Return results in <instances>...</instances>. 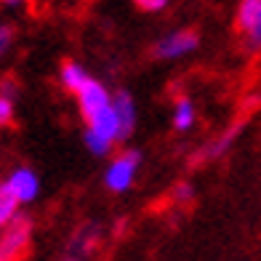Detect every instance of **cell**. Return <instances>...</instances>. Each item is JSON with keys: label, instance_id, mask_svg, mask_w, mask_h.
Returning a JSON list of instances; mask_svg holds the SVG:
<instances>
[{"label": "cell", "instance_id": "cell-1", "mask_svg": "<svg viewBox=\"0 0 261 261\" xmlns=\"http://www.w3.org/2000/svg\"><path fill=\"white\" fill-rule=\"evenodd\" d=\"M30 243V221L14 219L0 237V261H19Z\"/></svg>", "mask_w": 261, "mask_h": 261}, {"label": "cell", "instance_id": "cell-2", "mask_svg": "<svg viewBox=\"0 0 261 261\" xmlns=\"http://www.w3.org/2000/svg\"><path fill=\"white\" fill-rule=\"evenodd\" d=\"M237 30L245 35V40L253 51L261 48V0H240Z\"/></svg>", "mask_w": 261, "mask_h": 261}, {"label": "cell", "instance_id": "cell-3", "mask_svg": "<svg viewBox=\"0 0 261 261\" xmlns=\"http://www.w3.org/2000/svg\"><path fill=\"white\" fill-rule=\"evenodd\" d=\"M77 96H80L83 117H86L88 123H91L101 110H107V107H110V96H107V91L99 86V83H93V80H86V86L77 91Z\"/></svg>", "mask_w": 261, "mask_h": 261}, {"label": "cell", "instance_id": "cell-4", "mask_svg": "<svg viewBox=\"0 0 261 261\" xmlns=\"http://www.w3.org/2000/svg\"><path fill=\"white\" fill-rule=\"evenodd\" d=\"M139 165V155L136 152H125L123 158H117L112 163L110 173H107V187L115 189V192H120V189H128L130 181H134V171Z\"/></svg>", "mask_w": 261, "mask_h": 261}, {"label": "cell", "instance_id": "cell-5", "mask_svg": "<svg viewBox=\"0 0 261 261\" xmlns=\"http://www.w3.org/2000/svg\"><path fill=\"white\" fill-rule=\"evenodd\" d=\"M195 48H197V32L181 30V32L168 35L165 40H160L158 48H155V54L163 56V59H176V56L189 54V51H195Z\"/></svg>", "mask_w": 261, "mask_h": 261}, {"label": "cell", "instance_id": "cell-6", "mask_svg": "<svg viewBox=\"0 0 261 261\" xmlns=\"http://www.w3.org/2000/svg\"><path fill=\"white\" fill-rule=\"evenodd\" d=\"M6 187L11 189V195H14L19 203H27V200H32L38 195V179H35L30 171H16Z\"/></svg>", "mask_w": 261, "mask_h": 261}, {"label": "cell", "instance_id": "cell-7", "mask_svg": "<svg viewBox=\"0 0 261 261\" xmlns=\"http://www.w3.org/2000/svg\"><path fill=\"white\" fill-rule=\"evenodd\" d=\"M112 110L117 115V125H120V136L130 134L134 128V104H130L128 93H117L115 101H112Z\"/></svg>", "mask_w": 261, "mask_h": 261}, {"label": "cell", "instance_id": "cell-8", "mask_svg": "<svg viewBox=\"0 0 261 261\" xmlns=\"http://www.w3.org/2000/svg\"><path fill=\"white\" fill-rule=\"evenodd\" d=\"M16 205H19V200L11 195V189L3 184L0 187V227L16 219Z\"/></svg>", "mask_w": 261, "mask_h": 261}, {"label": "cell", "instance_id": "cell-9", "mask_svg": "<svg viewBox=\"0 0 261 261\" xmlns=\"http://www.w3.org/2000/svg\"><path fill=\"white\" fill-rule=\"evenodd\" d=\"M192 123H195L192 101H189V99H179V101H176V117H173V125L179 128V130H187Z\"/></svg>", "mask_w": 261, "mask_h": 261}, {"label": "cell", "instance_id": "cell-10", "mask_svg": "<svg viewBox=\"0 0 261 261\" xmlns=\"http://www.w3.org/2000/svg\"><path fill=\"white\" fill-rule=\"evenodd\" d=\"M62 80H64V86L69 88V91H80L83 86H86V72L77 67V64H64V69H62Z\"/></svg>", "mask_w": 261, "mask_h": 261}, {"label": "cell", "instance_id": "cell-11", "mask_svg": "<svg viewBox=\"0 0 261 261\" xmlns=\"http://www.w3.org/2000/svg\"><path fill=\"white\" fill-rule=\"evenodd\" d=\"M234 136H237V125H234V128H229L221 139H216L211 147H205V158H219V155H224V152L229 149V144L234 141Z\"/></svg>", "mask_w": 261, "mask_h": 261}, {"label": "cell", "instance_id": "cell-12", "mask_svg": "<svg viewBox=\"0 0 261 261\" xmlns=\"http://www.w3.org/2000/svg\"><path fill=\"white\" fill-rule=\"evenodd\" d=\"M14 120V110H11V99L0 96V125H11Z\"/></svg>", "mask_w": 261, "mask_h": 261}, {"label": "cell", "instance_id": "cell-13", "mask_svg": "<svg viewBox=\"0 0 261 261\" xmlns=\"http://www.w3.org/2000/svg\"><path fill=\"white\" fill-rule=\"evenodd\" d=\"M173 197L179 200V203H189V200H192V187H189V184H179L173 189Z\"/></svg>", "mask_w": 261, "mask_h": 261}, {"label": "cell", "instance_id": "cell-14", "mask_svg": "<svg viewBox=\"0 0 261 261\" xmlns=\"http://www.w3.org/2000/svg\"><path fill=\"white\" fill-rule=\"evenodd\" d=\"M136 6L144 11H160L165 6V0H136Z\"/></svg>", "mask_w": 261, "mask_h": 261}, {"label": "cell", "instance_id": "cell-15", "mask_svg": "<svg viewBox=\"0 0 261 261\" xmlns=\"http://www.w3.org/2000/svg\"><path fill=\"white\" fill-rule=\"evenodd\" d=\"M8 43H11V30L0 27V54H3V51L8 48Z\"/></svg>", "mask_w": 261, "mask_h": 261}]
</instances>
